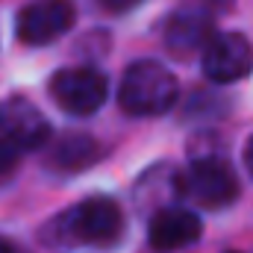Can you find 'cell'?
<instances>
[{
	"instance_id": "obj_1",
	"label": "cell",
	"mask_w": 253,
	"mask_h": 253,
	"mask_svg": "<svg viewBox=\"0 0 253 253\" xmlns=\"http://www.w3.org/2000/svg\"><path fill=\"white\" fill-rule=\"evenodd\" d=\"M118 103L126 115H135V118L162 115L177 103V80L159 62H150V59L135 62L126 68L121 80Z\"/></svg>"
},
{
	"instance_id": "obj_2",
	"label": "cell",
	"mask_w": 253,
	"mask_h": 253,
	"mask_svg": "<svg viewBox=\"0 0 253 253\" xmlns=\"http://www.w3.org/2000/svg\"><path fill=\"white\" fill-rule=\"evenodd\" d=\"M124 233L121 206L109 197H88L71 206L53 224L50 236L65 242H88V245H112Z\"/></svg>"
},
{
	"instance_id": "obj_3",
	"label": "cell",
	"mask_w": 253,
	"mask_h": 253,
	"mask_svg": "<svg viewBox=\"0 0 253 253\" xmlns=\"http://www.w3.org/2000/svg\"><path fill=\"white\" fill-rule=\"evenodd\" d=\"M177 189L189 200H194L197 206L221 209V206H230L239 197V177L224 159L200 156L180 174Z\"/></svg>"
},
{
	"instance_id": "obj_4",
	"label": "cell",
	"mask_w": 253,
	"mask_h": 253,
	"mask_svg": "<svg viewBox=\"0 0 253 253\" xmlns=\"http://www.w3.org/2000/svg\"><path fill=\"white\" fill-rule=\"evenodd\" d=\"M106 77L94 68H65L50 80V97L56 100V106L77 118L94 115L106 103Z\"/></svg>"
},
{
	"instance_id": "obj_5",
	"label": "cell",
	"mask_w": 253,
	"mask_h": 253,
	"mask_svg": "<svg viewBox=\"0 0 253 253\" xmlns=\"http://www.w3.org/2000/svg\"><path fill=\"white\" fill-rule=\"evenodd\" d=\"M77 21L71 0H36L18 15V39L30 47H42L65 36Z\"/></svg>"
},
{
	"instance_id": "obj_6",
	"label": "cell",
	"mask_w": 253,
	"mask_h": 253,
	"mask_svg": "<svg viewBox=\"0 0 253 253\" xmlns=\"http://www.w3.org/2000/svg\"><path fill=\"white\" fill-rule=\"evenodd\" d=\"M50 124L27 97H6L0 103V138L15 150H36L47 141Z\"/></svg>"
},
{
	"instance_id": "obj_7",
	"label": "cell",
	"mask_w": 253,
	"mask_h": 253,
	"mask_svg": "<svg viewBox=\"0 0 253 253\" xmlns=\"http://www.w3.org/2000/svg\"><path fill=\"white\" fill-rule=\"evenodd\" d=\"M253 71V44L242 33H221L203 50V74L212 83H236Z\"/></svg>"
},
{
	"instance_id": "obj_8",
	"label": "cell",
	"mask_w": 253,
	"mask_h": 253,
	"mask_svg": "<svg viewBox=\"0 0 253 253\" xmlns=\"http://www.w3.org/2000/svg\"><path fill=\"white\" fill-rule=\"evenodd\" d=\"M212 33H215L212 15L206 9L186 6V9H180V12H174L168 18V24H165V47L174 56H191V53L209 47V42L215 39Z\"/></svg>"
},
{
	"instance_id": "obj_9",
	"label": "cell",
	"mask_w": 253,
	"mask_h": 253,
	"mask_svg": "<svg viewBox=\"0 0 253 253\" xmlns=\"http://www.w3.org/2000/svg\"><path fill=\"white\" fill-rule=\"evenodd\" d=\"M203 224L189 209H162L147 227V239L156 251H180L200 239Z\"/></svg>"
},
{
	"instance_id": "obj_10",
	"label": "cell",
	"mask_w": 253,
	"mask_h": 253,
	"mask_svg": "<svg viewBox=\"0 0 253 253\" xmlns=\"http://www.w3.org/2000/svg\"><path fill=\"white\" fill-rule=\"evenodd\" d=\"M100 159V144L88 135H65L50 150V165L59 171H83Z\"/></svg>"
},
{
	"instance_id": "obj_11",
	"label": "cell",
	"mask_w": 253,
	"mask_h": 253,
	"mask_svg": "<svg viewBox=\"0 0 253 253\" xmlns=\"http://www.w3.org/2000/svg\"><path fill=\"white\" fill-rule=\"evenodd\" d=\"M15 162H18V150H15L9 141L0 138V177H6V174L15 168Z\"/></svg>"
},
{
	"instance_id": "obj_12",
	"label": "cell",
	"mask_w": 253,
	"mask_h": 253,
	"mask_svg": "<svg viewBox=\"0 0 253 253\" xmlns=\"http://www.w3.org/2000/svg\"><path fill=\"white\" fill-rule=\"evenodd\" d=\"M106 12H129L135 3H141V0H97Z\"/></svg>"
},
{
	"instance_id": "obj_13",
	"label": "cell",
	"mask_w": 253,
	"mask_h": 253,
	"mask_svg": "<svg viewBox=\"0 0 253 253\" xmlns=\"http://www.w3.org/2000/svg\"><path fill=\"white\" fill-rule=\"evenodd\" d=\"M245 165H248V171L253 174V135H251V141H248V147H245Z\"/></svg>"
},
{
	"instance_id": "obj_14",
	"label": "cell",
	"mask_w": 253,
	"mask_h": 253,
	"mask_svg": "<svg viewBox=\"0 0 253 253\" xmlns=\"http://www.w3.org/2000/svg\"><path fill=\"white\" fill-rule=\"evenodd\" d=\"M206 3H212V6H230L233 0H206Z\"/></svg>"
},
{
	"instance_id": "obj_15",
	"label": "cell",
	"mask_w": 253,
	"mask_h": 253,
	"mask_svg": "<svg viewBox=\"0 0 253 253\" xmlns=\"http://www.w3.org/2000/svg\"><path fill=\"white\" fill-rule=\"evenodd\" d=\"M0 253H12V251H9V245H6L3 239H0Z\"/></svg>"
}]
</instances>
